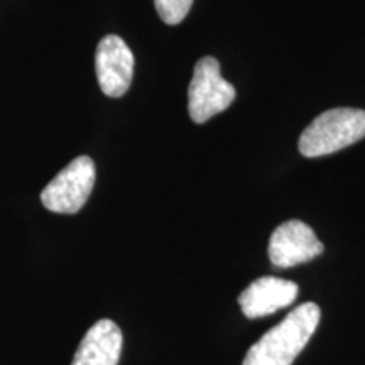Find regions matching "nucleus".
I'll return each mask as SVG.
<instances>
[{"label":"nucleus","instance_id":"obj_1","mask_svg":"<svg viewBox=\"0 0 365 365\" xmlns=\"http://www.w3.org/2000/svg\"><path fill=\"white\" fill-rule=\"evenodd\" d=\"M319 317L317 303L299 304L250 346L242 365H291L317 331Z\"/></svg>","mask_w":365,"mask_h":365},{"label":"nucleus","instance_id":"obj_2","mask_svg":"<svg viewBox=\"0 0 365 365\" xmlns=\"http://www.w3.org/2000/svg\"><path fill=\"white\" fill-rule=\"evenodd\" d=\"M365 137V110L331 108L314 118L299 137L304 158H322L352 145Z\"/></svg>","mask_w":365,"mask_h":365},{"label":"nucleus","instance_id":"obj_3","mask_svg":"<svg viewBox=\"0 0 365 365\" xmlns=\"http://www.w3.org/2000/svg\"><path fill=\"white\" fill-rule=\"evenodd\" d=\"M235 88L223 80L220 63L215 58L205 56L196 63L193 78L188 88V110L191 120L203 124L227 110L235 100Z\"/></svg>","mask_w":365,"mask_h":365},{"label":"nucleus","instance_id":"obj_4","mask_svg":"<svg viewBox=\"0 0 365 365\" xmlns=\"http://www.w3.org/2000/svg\"><path fill=\"white\" fill-rule=\"evenodd\" d=\"M97 180L95 163L88 156H78L68 164L59 175L49 181L41 202L49 212L73 215L85 207Z\"/></svg>","mask_w":365,"mask_h":365},{"label":"nucleus","instance_id":"obj_5","mask_svg":"<svg viewBox=\"0 0 365 365\" xmlns=\"http://www.w3.org/2000/svg\"><path fill=\"white\" fill-rule=\"evenodd\" d=\"M267 252L274 266L287 269L313 261L323 252V244L307 223L289 220L272 232Z\"/></svg>","mask_w":365,"mask_h":365},{"label":"nucleus","instance_id":"obj_6","mask_svg":"<svg viewBox=\"0 0 365 365\" xmlns=\"http://www.w3.org/2000/svg\"><path fill=\"white\" fill-rule=\"evenodd\" d=\"M95 70L103 93L112 98L122 97L134 76V54L125 41L115 34L105 36L98 43Z\"/></svg>","mask_w":365,"mask_h":365},{"label":"nucleus","instance_id":"obj_7","mask_svg":"<svg viewBox=\"0 0 365 365\" xmlns=\"http://www.w3.org/2000/svg\"><path fill=\"white\" fill-rule=\"evenodd\" d=\"M299 287L296 282L281 277L264 276L245 287L239 296L242 313L250 319L267 317L287 308L298 298Z\"/></svg>","mask_w":365,"mask_h":365},{"label":"nucleus","instance_id":"obj_8","mask_svg":"<svg viewBox=\"0 0 365 365\" xmlns=\"http://www.w3.org/2000/svg\"><path fill=\"white\" fill-rule=\"evenodd\" d=\"M122 345L120 328L112 319H100L86 331L71 365H117Z\"/></svg>","mask_w":365,"mask_h":365},{"label":"nucleus","instance_id":"obj_9","mask_svg":"<svg viewBox=\"0 0 365 365\" xmlns=\"http://www.w3.org/2000/svg\"><path fill=\"white\" fill-rule=\"evenodd\" d=\"M154 6L163 22L176 26L188 16L193 0H154Z\"/></svg>","mask_w":365,"mask_h":365}]
</instances>
